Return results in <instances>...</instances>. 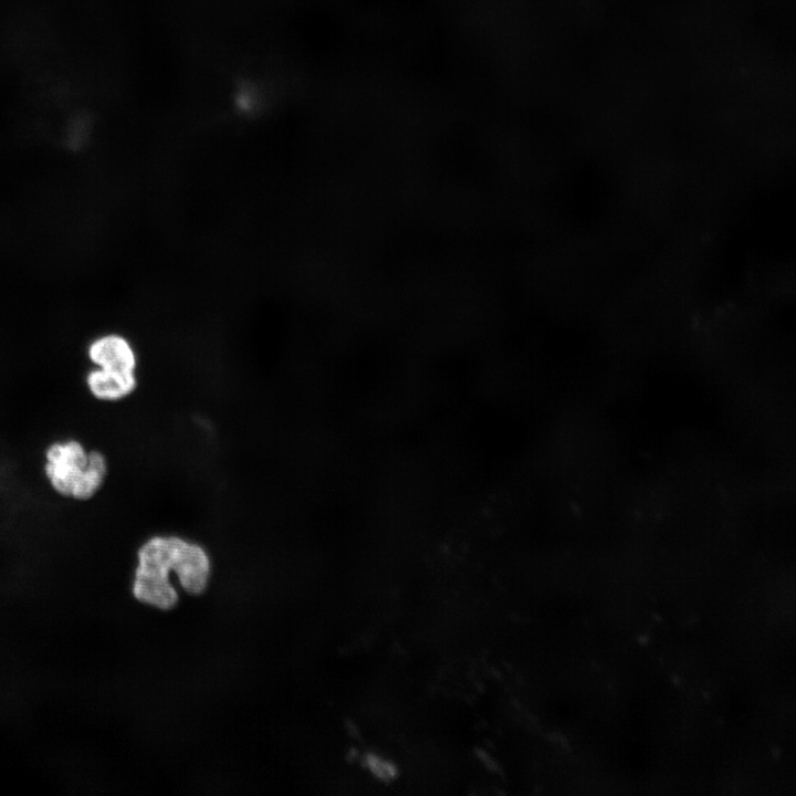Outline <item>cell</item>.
<instances>
[{
  "label": "cell",
  "instance_id": "6da1fadb",
  "mask_svg": "<svg viewBox=\"0 0 796 796\" xmlns=\"http://www.w3.org/2000/svg\"><path fill=\"white\" fill-rule=\"evenodd\" d=\"M210 569V557L200 544L174 534L153 535L137 551L134 594L142 601L169 609L177 601L170 572L185 590L200 594L207 586Z\"/></svg>",
  "mask_w": 796,
  "mask_h": 796
},
{
  "label": "cell",
  "instance_id": "5b68a950",
  "mask_svg": "<svg viewBox=\"0 0 796 796\" xmlns=\"http://www.w3.org/2000/svg\"><path fill=\"white\" fill-rule=\"evenodd\" d=\"M365 762L371 775L381 782H390L397 776L396 764L384 755L371 753L367 755Z\"/></svg>",
  "mask_w": 796,
  "mask_h": 796
},
{
  "label": "cell",
  "instance_id": "3957f363",
  "mask_svg": "<svg viewBox=\"0 0 796 796\" xmlns=\"http://www.w3.org/2000/svg\"><path fill=\"white\" fill-rule=\"evenodd\" d=\"M85 355L93 367L107 373L137 374L138 355L133 343L117 332L94 336L86 345Z\"/></svg>",
  "mask_w": 796,
  "mask_h": 796
},
{
  "label": "cell",
  "instance_id": "277c9868",
  "mask_svg": "<svg viewBox=\"0 0 796 796\" xmlns=\"http://www.w3.org/2000/svg\"><path fill=\"white\" fill-rule=\"evenodd\" d=\"M84 384L97 401L116 404L134 395L139 379L137 374L107 373L92 366L85 374Z\"/></svg>",
  "mask_w": 796,
  "mask_h": 796
},
{
  "label": "cell",
  "instance_id": "7a4b0ae2",
  "mask_svg": "<svg viewBox=\"0 0 796 796\" xmlns=\"http://www.w3.org/2000/svg\"><path fill=\"white\" fill-rule=\"evenodd\" d=\"M109 463L105 453L87 449L75 438L55 440L44 450L43 473L53 492L64 499L87 502L105 485Z\"/></svg>",
  "mask_w": 796,
  "mask_h": 796
}]
</instances>
